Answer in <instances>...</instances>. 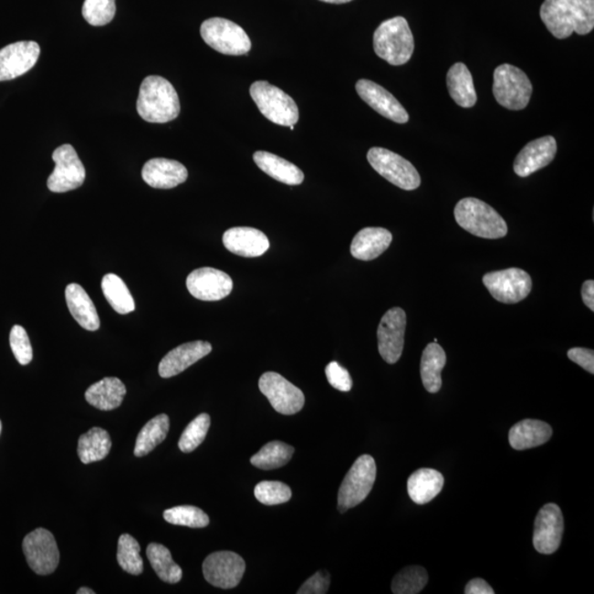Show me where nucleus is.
<instances>
[{
  "label": "nucleus",
  "mask_w": 594,
  "mask_h": 594,
  "mask_svg": "<svg viewBox=\"0 0 594 594\" xmlns=\"http://www.w3.org/2000/svg\"><path fill=\"white\" fill-rule=\"evenodd\" d=\"M259 389L277 413L293 415L303 409L304 393L279 373L266 372L262 374L259 380Z\"/></svg>",
  "instance_id": "13"
},
{
  "label": "nucleus",
  "mask_w": 594,
  "mask_h": 594,
  "mask_svg": "<svg viewBox=\"0 0 594 594\" xmlns=\"http://www.w3.org/2000/svg\"><path fill=\"white\" fill-rule=\"evenodd\" d=\"M446 361V352L437 342L427 345L422 356L421 377L428 392L437 393L442 389V371Z\"/></svg>",
  "instance_id": "31"
},
{
  "label": "nucleus",
  "mask_w": 594,
  "mask_h": 594,
  "mask_svg": "<svg viewBox=\"0 0 594 594\" xmlns=\"http://www.w3.org/2000/svg\"><path fill=\"white\" fill-rule=\"evenodd\" d=\"M564 516L560 507L548 503L542 507L535 520L533 544L540 554H554L559 548L564 535Z\"/></svg>",
  "instance_id": "16"
},
{
  "label": "nucleus",
  "mask_w": 594,
  "mask_h": 594,
  "mask_svg": "<svg viewBox=\"0 0 594 594\" xmlns=\"http://www.w3.org/2000/svg\"><path fill=\"white\" fill-rule=\"evenodd\" d=\"M254 160L259 169L272 179L281 182L287 185H299L303 183L304 173L297 165L287 162L286 159L277 157V155L266 152L256 151L254 154Z\"/></svg>",
  "instance_id": "28"
},
{
  "label": "nucleus",
  "mask_w": 594,
  "mask_h": 594,
  "mask_svg": "<svg viewBox=\"0 0 594 594\" xmlns=\"http://www.w3.org/2000/svg\"><path fill=\"white\" fill-rule=\"evenodd\" d=\"M447 88L454 103L464 109H471L477 103L473 75L464 63H456L447 74Z\"/></svg>",
  "instance_id": "30"
},
{
  "label": "nucleus",
  "mask_w": 594,
  "mask_h": 594,
  "mask_svg": "<svg viewBox=\"0 0 594 594\" xmlns=\"http://www.w3.org/2000/svg\"><path fill=\"white\" fill-rule=\"evenodd\" d=\"M189 176L183 164L174 160L157 158L143 165L142 179L153 189L169 190L184 183Z\"/></svg>",
  "instance_id": "23"
},
{
  "label": "nucleus",
  "mask_w": 594,
  "mask_h": 594,
  "mask_svg": "<svg viewBox=\"0 0 594 594\" xmlns=\"http://www.w3.org/2000/svg\"><path fill=\"white\" fill-rule=\"evenodd\" d=\"M224 247L245 258H255L265 255L270 248V242L260 230L250 227H234L224 234Z\"/></svg>",
  "instance_id": "22"
},
{
  "label": "nucleus",
  "mask_w": 594,
  "mask_h": 594,
  "mask_svg": "<svg viewBox=\"0 0 594 594\" xmlns=\"http://www.w3.org/2000/svg\"><path fill=\"white\" fill-rule=\"evenodd\" d=\"M374 52L391 66L408 63L414 52V36L403 17L385 20L373 35Z\"/></svg>",
  "instance_id": "3"
},
{
  "label": "nucleus",
  "mask_w": 594,
  "mask_h": 594,
  "mask_svg": "<svg viewBox=\"0 0 594 594\" xmlns=\"http://www.w3.org/2000/svg\"><path fill=\"white\" fill-rule=\"evenodd\" d=\"M494 77V95L497 103L510 110L526 109L533 93L527 75L511 64H502L495 68Z\"/></svg>",
  "instance_id": "6"
},
{
  "label": "nucleus",
  "mask_w": 594,
  "mask_h": 594,
  "mask_svg": "<svg viewBox=\"0 0 594 594\" xmlns=\"http://www.w3.org/2000/svg\"><path fill=\"white\" fill-rule=\"evenodd\" d=\"M66 299L73 318L84 329L95 331L99 328L100 320L95 305L87 291L77 283L66 288Z\"/></svg>",
  "instance_id": "26"
},
{
  "label": "nucleus",
  "mask_w": 594,
  "mask_h": 594,
  "mask_svg": "<svg viewBox=\"0 0 594 594\" xmlns=\"http://www.w3.org/2000/svg\"><path fill=\"white\" fill-rule=\"evenodd\" d=\"M101 290H103L107 302L118 314L126 315L135 310L136 304L130 288L120 276L112 275V273L106 275L101 281Z\"/></svg>",
  "instance_id": "34"
},
{
  "label": "nucleus",
  "mask_w": 594,
  "mask_h": 594,
  "mask_svg": "<svg viewBox=\"0 0 594 594\" xmlns=\"http://www.w3.org/2000/svg\"><path fill=\"white\" fill-rule=\"evenodd\" d=\"M325 372L331 387L341 391V392H349L352 388V379L349 372L344 367H341L339 362H330L326 367Z\"/></svg>",
  "instance_id": "44"
},
{
  "label": "nucleus",
  "mask_w": 594,
  "mask_h": 594,
  "mask_svg": "<svg viewBox=\"0 0 594 594\" xmlns=\"http://www.w3.org/2000/svg\"><path fill=\"white\" fill-rule=\"evenodd\" d=\"M406 314L402 308L393 307L383 315L378 328L380 355L390 365L400 360L403 353Z\"/></svg>",
  "instance_id": "15"
},
{
  "label": "nucleus",
  "mask_w": 594,
  "mask_h": 594,
  "mask_svg": "<svg viewBox=\"0 0 594 594\" xmlns=\"http://www.w3.org/2000/svg\"><path fill=\"white\" fill-rule=\"evenodd\" d=\"M377 478V464L369 454H362L342 481L339 492V510L345 513L360 505L370 494Z\"/></svg>",
  "instance_id": "7"
},
{
  "label": "nucleus",
  "mask_w": 594,
  "mask_h": 594,
  "mask_svg": "<svg viewBox=\"0 0 594 594\" xmlns=\"http://www.w3.org/2000/svg\"><path fill=\"white\" fill-rule=\"evenodd\" d=\"M368 162L390 183L405 191H413L421 185V176L414 165L401 155L384 148L369 150Z\"/></svg>",
  "instance_id": "9"
},
{
  "label": "nucleus",
  "mask_w": 594,
  "mask_h": 594,
  "mask_svg": "<svg viewBox=\"0 0 594 594\" xmlns=\"http://www.w3.org/2000/svg\"><path fill=\"white\" fill-rule=\"evenodd\" d=\"M556 153H558V142L554 137L546 136L537 139L527 143L517 154L514 162V172L521 178H527L553 162Z\"/></svg>",
  "instance_id": "20"
},
{
  "label": "nucleus",
  "mask_w": 594,
  "mask_h": 594,
  "mask_svg": "<svg viewBox=\"0 0 594 594\" xmlns=\"http://www.w3.org/2000/svg\"><path fill=\"white\" fill-rule=\"evenodd\" d=\"M137 110L143 120L165 124L180 115L179 95L168 79L151 75L143 79L139 90Z\"/></svg>",
  "instance_id": "2"
},
{
  "label": "nucleus",
  "mask_w": 594,
  "mask_h": 594,
  "mask_svg": "<svg viewBox=\"0 0 594 594\" xmlns=\"http://www.w3.org/2000/svg\"><path fill=\"white\" fill-rule=\"evenodd\" d=\"M187 290L201 301H221L233 291L234 283L227 273L213 267H201L187 276Z\"/></svg>",
  "instance_id": "17"
},
{
  "label": "nucleus",
  "mask_w": 594,
  "mask_h": 594,
  "mask_svg": "<svg viewBox=\"0 0 594 594\" xmlns=\"http://www.w3.org/2000/svg\"><path fill=\"white\" fill-rule=\"evenodd\" d=\"M201 36L208 46L226 56H244L251 40L242 26L224 18H211L201 26Z\"/></svg>",
  "instance_id": "8"
},
{
  "label": "nucleus",
  "mask_w": 594,
  "mask_h": 594,
  "mask_svg": "<svg viewBox=\"0 0 594 594\" xmlns=\"http://www.w3.org/2000/svg\"><path fill=\"white\" fill-rule=\"evenodd\" d=\"M164 520L173 526L191 528H203L210 524V517L201 508L192 505H182L169 508L163 513Z\"/></svg>",
  "instance_id": "39"
},
{
  "label": "nucleus",
  "mask_w": 594,
  "mask_h": 594,
  "mask_svg": "<svg viewBox=\"0 0 594 594\" xmlns=\"http://www.w3.org/2000/svg\"><path fill=\"white\" fill-rule=\"evenodd\" d=\"M255 496L265 505H283L291 500L292 490L279 481H262L255 485Z\"/></svg>",
  "instance_id": "41"
},
{
  "label": "nucleus",
  "mask_w": 594,
  "mask_h": 594,
  "mask_svg": "<svg viewBox=\"0 0 594 594\" xmlns=\"http://www.w3.org/2000/svg\"><path fill=\"white\" fill-rule=\"evenodd\" d=\"M52 160L56 168L47 179V187L51 192L66 193L83 185L87 172L71 144H63L56 149Z\"/></svg>",
  "instance_id": "12"
},
{
  "label": "nucleus",
  "mask_w": 594,
  "mask_h": 594,
  "mask_svg": "<svg viewBox=\"0 0 594 594\" xmlns=\"http://www.w3.org/2000/svg\"><path fill=\"white\" fill-rule=\"evenodd\" d=\"M0 432H2V422H0Z\"/></svg>",
  "instance_id": "51"
},
{
  "label": "nucleus",
  "mask_w": 594,
  "mask_h": 594,
  "mask_svg": "<svg viewBox=\"0 0 594 594\" xmlns=\"http://www.w3.org/2000/svg\"><path fill=\"white\" fill-rule=\"evenodd\" d=\"M293 453L294 448L287 443L277 441L271 442L254 454L250 463L262 470L281 468L290 462Z\"/></svg>",
  "instance_id": "36"
},
{
  "label": "nucleus",
  "mask_w": 594,
  "mask_h": 594,
  "mask_svg": "<svg viewBox=\"0 0 594 594\" xmlns=\"http://www.w3.org/2000/svg\"><path fill=\"white\" fill-rule=\"evenodd\" d=\"M459 226L475 237L500 239L507 234V224L494 207L478 198L467 197L454 207Z\"/></svg>",
  "instance_id": "4"
},
{
  "label": "nucleus",
  "mask_w": 594,
  "mask_h": 594,
  "mask_svg": "<svg viewBox=\"0 0 594 594\" xmlns=\"http://www.w3.org/2000/svg\"><path fill=\"white\" fill-rule=\"evenodd\" d=\"M212 349L210 342L201 340L186 342V344L174 348L160 362V377L169 379L178 376L187 368L200 361L202 358L210 355Z\"/></svg>",
  "instance_id": "21"
},
{
  "label": "nucleus",
  "mask_w": 594,
  "mask_h": 594,
  "mask_svg": "<svg viewBox=\"0 0 594 594\" xmlns=\"http://www.w3.org/2000/svg\"><path fill=\"white\" fill-rule=\"evenodd\" d=\"M568 358L578 366L585 369L589 373H594V351L586 348H572L568 351Z\"/></svg>",
  "instance_id": "46"
},
{
  "label": "nucleus",
  "mask_w": 594,
  "mask_h": 594,
  "mask_svg": "<svg viewBox=\"0 0 594 594\" xmlns=\"http://www.w3.org/2000/svg\"><path fill=\"white\" fill-rule=\"evenodd\" d=\"M35 41H20L0 49V82L10 81L30 71L40 57Z\"/></svg>",
  "instance_id": "18"
},
{
  "label": "nucleus",
  "mask_w": 594,
  "mask_h": 594,
  "mask_svg": "<svg viewBox=\"0 0 594 594\" xmlns=\"http://www.w3.org/2000/svg\"><path fill=\"white\" fill-rule=\"evenodd\" d=\"M392 239V234L387 229L380 227L362 229L352 240L351 255L353 258L361 261L377 259L388 250Z\"/></svg>",
  "instance_id": "24"
},
{
  "label": "nucleus",
  "mask_w": 594,
  "mask_h": 594,
  "mask_svg": "<svg viewBox=\"0 0 594 594\" xmlns=\"http://www.w3.org/2000/svg\"><path fill=\"white\" fill-rule=\"evenodd\" d=\"M540 18L550 34L566 39L574 32L590 34L594 28V0H545Z\"/></svg>",
  "instance_id": "1"
},
{
  "label": "nucleus",
  "mask_w": 594,
  "mask_h": 594,
  "mask_svg": "<svg viewBox=\"0 0 594 594\" xmlns=\"http://www.w3.org/2000/svg\"><path fill=\"white\" fill-rule=\"evenodd\" d=\"M483 281L491 296L505 304L520 303L528 297L533 287L531 276L518 267L486 273Z\"/></svg>",
  "instance_id": "10"
},
{
  "label": "nucleus",
  "mask_w": 594,
  "mask_h": 594,
  "mask_svg": "<svg viewBox=\"0 0 594 594\" xmlns=\"http://www.w3.org/2000/svg\"><path fill=\"white\" fill-rule=\"evenodd\" d=\"M245 571V560L233 551H217L205 559L203 574L212 586L233 589L242 581Z\"/></svg>",
  "instance_id": "14"
},
{
  "label": "nucleus",
  "mask_w": 594,
  "mask_h": 594,
  "mask_svg": "<svg viewBox=\"0 0 594 594\" xmlns=\"http://www.w3.org/2000/svg\"><path fill=\"white\" fill-rule=\"evenodd\" d=\"M465 594H495L494 589H492L488 582L480 578H475V579L470 580L468 585L465 586Z\"/></svg>",
  "instance_id": "47"
},
{
  "label": "nucleus",
  "mask_w": 594,
  "mask_h": 594,
  "mask_svg": "<svg viewBox=\"0 0 594 594\" xmlns=\"http://www.w3.org/2000/svg\"><path fill=\"white\" fill-rule=\"evenodd\" d=\"M147 556L152 568L164 582L178 583L183 577L181 567L175 564L170 550L165 546L151 543L148 546Z\"/></svg>",
  "instance_id": "35"
},
{
  "label": "nucleus",
  "mask_w": 594,
  "mask_h": 594,
  "mask_svg": "<svg viewBox=\"0 0 594 594\" xmlns=\"http://www.w3.org/2000/svg\"><path fill=\"white\" fill-rule=\"evenodd\" d=\"M581 296L583 299V303L586 304V307L588 308H590V310H594V281L593 280H588L585 283H583L582 288H581Z\"/></svg>",
  "instance_id": "48"
},
{
  "label": "nucleus",
  "mask_w": 594,
  "mask_h": 594,
  "mask_svg": "<svg viewBox=\"0 0 594 594\" xmlns=\"http://www.w3.org/2000/svg\"><path fill=\"white\" fill-rule=\"evenodd\" d=\"M26 563L36 575H51L60 563V551L55 537L45 528L26 535L23 543Z\"/></svg>",
  "instance_id": "11"
},
{
  "label": "nucleus",
  "mask_w": 594,
  "mask_h": 594,
  "mask_svg": "<svg viewBox=\"0 0 594 594\" xmlns=\"http://www.w3.org/2000/svg\"><path fill=\"white\" fill-rule=\"evenodd\" d=\"M250 95L262 115L276 125L290 127L297 124L298 107L290 95L266 81L251 85Z\"/></svg>",
  "instance_id": "5"
},
{
  "label": "nucleus",
  "mask_w": 594,
  "mask_h": 594,
  "mask_svg": "<svg viewBox=\"0 0 594 594\" xmlns=\"http://www.w3.org/2000/svg\"><path fill=\"white\" fill-rule=\"evenodd\" d=\"M320 2L328 3V4H346L352 2V0H320Z\"/></svg>",
  "instance_id": "49"
},
{
  "label": "nucleus",
  "mask_w": 594,
  "mask_h": 594,
  "mask_svg": "<svg viewBox=\"0 0 594 594\" xmlns=\"http://www.w3.org/2000/svg\"><path fill=\"white\" fill-rule=\"evenodd\" d=\"M127 393L125 384L118 378H105L90 385L85 399L90 405L100 411H111L120 406Z\"/></svg>",
  "instance_id": "27"
},
{
  "label": "nucleus",
  "mask_w": 594,
  "mask_h": 594,
  "mask_svg": "<svg viewBox=\"0 0 594 594\" xmlns=\"http://www.w3.org/2000/svg\"><path fill=\"white\" fill-rule=\"evenodd\" d=\"M356 89L361 99L380 115L398 122V124H406L409 121L410 116L404 107L392 94L380 87L379 84L369 81V79H360L356 84Z\"/></svg>",
  "instance_id": "19"
},
{
  "label": "nucleus",
  "mask_w": 594,
  "mask_h": 594,
  "mask_svg": "<svg viewBox=\"0 0 594 594\" xmlns=\"http://www.w3.org/2000/svg\"><path fill=\"white\" fill-rule=\"evenodd\" d=\"M170 430V419L167 414H160L150 420L137 436L135 456L143 457L163 443Z\"/></svg>",
  "instance_id": "33"
},
{
  "label": "nucleus",
  "mask_w": 594,
  "mask_h": 594,
  "mask_svg": "<svg viewBox=\"0 0 594 594\" xmlns=\"http://www.w3.org/2000/svg\"><path fill=\"white\" fill-rule=\"evenodd\" d=\"M111 449V440L109 432L103 428L93 427L83 433L78 440V453L85 464L100 462L109 456Z\"/></svg>",
  "instance_id": "32"
},
{
  "label": "nucleus",
  "mask_w": 594,
  "mask_h": 594,
  "mask_svg": "<svg viewBox=\"0 0 594 594\" xmlns=\"http://www.w3.org/2000/svg\"><path fill=\"white\" fill-rule=\"evenodd\" d=\"M443 477L440 471L420 469L411 474L408 481L409 495L416 505H426L441 494Z\"/></svg>",
  "instance_id": "29"
},
{
  "label": "nucleus",
  "mask_w": 594,
  "mask_h": 594,
  "mask_svg": "<svg viewBox=\"0 0 594 594\" xmlns=\"http://www.w3.org/2000/svg\"><path fill=\"white\" fill-rule=\"evenodd\" d=\"M210 427L211 417L208 414L203 413L198 415L196 419L193 420L190 424L186 426L180 438L179 448L181 449V452L186 453L194 452L195 449L205 441Z\"/></svg>",
  "instance_id": "40"
},
{
  "label": "nucleus",
  "mask_w": 594,
  "mask_h": 594,
  "mask_svg": "<svg viewBox=\"0 0 594 594\" xmlns=\"http://www.w3.org/2000/svg\"><path fill=\"white\" fill-rule=\"evenodd\" d=\"M428 574L421 566H409L401 570L392 581V592L395 594H416L425 588Z\"/></svg>",
  "instance_id": "38"
},
{
  "label": "nucleus",
  "mask_w": 594,
  "mask_h": 594,
  "mask_svg": "<svg viewBox=\"0 0 594 594\" xmlns=\"http://www.w3.org/2000/svg\"><path fill=\"white\" fill-rule=\"evenodd\" d=\"M290 130H294V126H290Z\"/></svg>",
  "instance_id": "52"
},
{
  "label": "nucleus",
  "mask_w": 594,
  "mask_h": 594,
  "mask_svg": "<svg viewBox=\"0 0 594 594\" xmlns=\"http://www.w3.org/2000/svg\"><path fill=\"white\" fill-rule=\"evenodd\" d=\"M553 435V428L547 422L537 420H524L516 422L510 432L508 442L516 451H526L544 445Z\"/></svg>",
  "instance_id": "25"
},
{
  "label": "nucleus",
  "mask_w": 594,
  "mask_h": 594,
  "mask_svg": "<svg viewBox=\"0 0 594 594\" xmlns=\"http://www.w3.org/2000/svg\"><path fill=\"white\" fill-rule=\"evenodd\" d=\"M141 545L130 534H122L118 540V564L128 574L139 576L143 571Z\"/></svg>",
  "instance_id": "37"
},
{
  "label": "nucleus",
  "mask_w": 594,
  "mask_h": 594,
  "mask_svg": "<svg viewBox=\"0 0 594 594\" xmlns=\"http://www.w3.org/2000/svg\"><path fill=\"white\" fill-rule=\"evenodd\" d=\"M78 594H95V591L92 590V589H89V588H81L78 591Z\"/></svg>",
  "instance_id": "50"
},
{
  "label": "nucleus",
  "mask_w": 594,
  "mask_h": 594,
  "mask_svg": "<svg viewBox=\"0 0 594 594\" xmlns=\"http://www.w3.org/2000/svg\"><path fill=\"white\" fill-rule=\"evenodd\" d=\"M9 341L16 360H17L20 365H29L32 358H34V352H32L28 334H26L23 326H14L12 331H10Z\"/></svg>",
  "instance_id": "43"
},
{
  "label": "nucleus",
  "mask_w": 594,
  "mask_h": 594,
  "mask_svg": "<svg viewBox=\"0 0 594 594\" xmlns=\"http://www.w3.org/2000/svg\"><path fill=\"white\" fill-rule=\"evenodd\" d=\"M330 586V576L328 571H318L304 582L299 588L298 594H325Z\"/></svg>",
  "instance_id": "45"
},
{
  "label": "nucleus",
  "mask_w": 594,
  "mask_h": 594,
  "mask_svg": "<svg viewBox=\"0 0 594 594\" xmlns=\"http://www.w3.org/2000/svg\"><path fill=\"white\" fill-rule=\"evenodd\" d=\"M82 14L89 25L105 26L115 17L116 2L115 0H85Z\"/></svg>",
  "instance_id": "42"
}]
</instances>
